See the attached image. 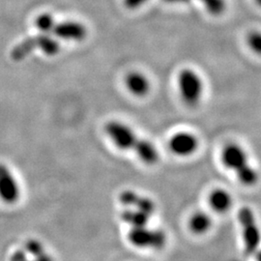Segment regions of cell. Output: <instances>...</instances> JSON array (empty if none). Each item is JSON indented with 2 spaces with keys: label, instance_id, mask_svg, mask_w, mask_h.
Returning <instances> with one entry per match:
<instances>
[{
  "label": "cell",
  "instance_id": "14",
  "mask_svg": "<svg viewBox=\"0 0 261 261\" xmlns=\"http://www.w3.org/2000/svg\"><path fill=\"white\" fill-rule=\"evenodd\" d=\"M37 47H39L38 36L28 38L13 48V50L11 53V56L14 60L20 61V60L24 59L27 56H29Z\"/></svg>",
  "mask_w": 261,
  "mask_h": 261
},
{
  "label": "cell",
  "instance_id": "21",
  "mask_svg": "<svg viewBox=\"0 0 261 261\" xmlns=\"http://www.w3.org/2000/svg\"><path fill=\"white\" fill-rule=\"evenodd\" d=\"M27 261H55L53 258V256L48 253V252H45L44 254L38 256V257H30L28 256V260Z\"/></svg>",
  "mask_w": 261,
  "mask_h": 261
},
{
  "label": "cell",
  "instance_id": "13",
  "mask_svg": "<svg viewBox=\"0 0 261 261\" xmlns=\"http://www.w3.org/2000/svg\"><path fill=\"white\" fill-rule=\"evenodd\" d=\"M212 219L204 212H196L191 217L190 228L194 233L201 235L208 232L212 227Z\"/></svg>",
  "mask_w": 261,
  "mask_h": 261
},
{
  "label": "cell",
  "instance_id": "12",
  "mask_svg": "<svg viewBox=\"0 0 261 261\" xmlns=\"http://www.w3.org/2000/svg\"><path fill=\"white\" fill-rule=\"evenodd\" d=\"M211 208L218 213H225L232 206V197L223 189H217L209 196Z\"/></svg>",
  "mask_w": 261,
  "mask_h": 261
},
{
  "label": "cell",
  "instance_id": "22",
  "mask_svg": "<svg viewBox=\"0 0 261 261\" xmlns=\"http://www.w3.org/2000/svg\"><path fill=\"white\" fill-rule=\"evenodd\" d=\"M164 1L168 4H185L190 2L191 0H164Z\"/></svg>",
  "mask_w": 261,
  "mask_h": 261
},
{
  "label": "cell",
  "instance_id": "23",
  "mask_svg": "<svg viewBox=\"0 0 261 261\" xmlns=\"http://www.w3.org/2000/svg\"><path fill=\"white\" fill-rule=\"evenodd\" d=\"M254 255L256 257V261H261V250H258Z\"/></svg>",
  "mask_w": 261,
  "mask_h": 261
},
{
  "label": "cell",
  "instance_id": "24",
  "mask_svg": "<svg viewBox=\"0 0 261 261\" xmlns=\"http://www.w3.org/2000/svg\"><path fill=\"white\" fill-rule=\"evenodd\" d=\"M254 1H255V3H256L257 6L261 7V0H254Z\"/></svg>",
  "mask_w": 261,
  "mask_h": 261
},
{
  "label": "cell",
  "instance_id": "17",
  "mask_svg": "<svg viewBox=\"0 0 261 261\" xmlns=\"http://www.w3.org/2000/svg\"><path fill=\"white\" fill-rule=\"evenodd\" d=\"M23 251L27 252L28 256H30V257H38V256L44 254L45 252H47L44 244L37 239L28 240L24 244Z\"/></svg>",
  "mask_w": 261,
  "mask_h": 261
},
{
  "label": "cell",
  "instance_id": "6",
  "mask_svg": "<svg viewBox=\"0 0 261 261\" xmlns=\"http://www.w3.org/2000/svg\"><path fill=\"white\" fill-rule=\"evenodd\" d=\"M20 197V188L12 170L0 163V199L6 204L18 202Z\"/></svg>",
  "mask_w": 261,
  "mask_h": 261
},
{
  "label": "cell",
  "instance_id": "1",
  "mask_svg": "<svg viewBox=\"0 0 261 261\" xmlns=\"http://www.w3.org/2000/svg\"><path fill=\"white\" fill-rule=\"evenodd\" d=\"M106 133L114 145L121 150H133L141 162L154 165L159 161V152L149 140L140 139L128 125L122 122H109Z\"/></svg>",
  "mask_w": 261,
  "mask_h": 261
},
{
  "label": "cell",
  "instance_id": "19",
  "mask_svg": "<svg viewBox=\"0 0 261 261\" xmlns=\"http://www.w3.org/2000/svg\"><path fill=\"white\" fill-rule=\"evenodd\" d=\"M247 45L253 54L261 56V31L252 30L247 35Z\"/></svg>",
  "mask_w": 261,
  "mask_h": 261
},
{
  "label": "cell",
  "instance_id": "10",
  "mask_svg": "<svg viewBox=\"0 0 261 261\" xmlns=\"http://www.w3.org/2000/svg\"><path fill=\"white\" fill-rule=\"evenodd\" d=\"M125 84L130 93L137 97H144L150 92L151 84L146 75L140 72H130L125 76Z\"/></svg>",
  "mask_w": 261,
  "mask_h": 261
},
{
  "label": "cell",
  "instance_id": "2",
  "mask_svg": "<svg viewBox=\"0 0 261 261\" xmlns=\"http://www.w3.org/2000/svg\"><path fill=\"white\" fill-rule=\"evenodd\" d=\"M224 166L235 172L243 185L254 186L258 182V173L249 163L246 151L236 143L227 144L222 153Z\"/></svg>",
  "mask_w": 261,
  "mask_h": 261
},
{
  "label": "cell",
  "instance_id": "3",
  "mask_svg": "<svg viewBox=\"0 0 261 261\" xmlns=\"http://www.w3.org/2000/svg\"><path fill=\"white\" fill-rule=\"evenodd\" d=\"M177 84L180 97L184 103L190 108L197 107L204 91V84L199 74L194 69L184 68L178 74Z\"/></svg>",
  "mask_w": 261,
  "mask_h": 261
},
{
  "label": "cell",
  "instance_id": "15",
  "mask_svg": "<svg viewBox=\"0 0 261 261\" xmlns=\"http://www.w3.org/2000/svg\"><path fill=\"white\" fill-rule=\"evenodd\" d=\"M38 40L39 48H41V50L47 56H56V54L59 53L60 45L56 39L48 36L47 34H43L38 36Z\"/></svg>",
  "mask_w": 261,
  "mask_h": 261
},
{
  "label": "cell",
  "instance_id": "20",
  "mask_svg": "<svg viewBox=\"0 0 261 261\" xmlns=\"http://www.w3.org/2000/svg\"><path fill=\"white\" fill-rule=\"evenodd\" d=\"M148 0H124V5L129 10L139 9L143 6Z\"/></svg>",
  "mask_w": 261,
  "mask_h": 261
},
{
  "label": "cell",
  "instance_id": "18",
  "mask_svg": "<svg viewBox=\"0 0 261 261\" xmlns=\"http://www.w3.org/2000/svg\"><path fill=\"white\" fill-rule=\"evenodd\" d=\"M35 24L41 32H43L44 34H47L54 30L56 23L51 15L42 14L36 19Z\"/></svg>",
  "mask_w": 261,
  "mask_h": 261
},
{
  "label": "cell",
  "instance_id": "11",
  "mask_svg": "<svg viewBox=\"0 0 261 261\" xmlns=\"http://www.w3.org/2000/svg\"><path fill=\"white\" fill-rule=\"evenodd\" d=\"M150 218L152 216L139 209L126 207L121 213L122 221L132 227H144L148 226Z\"/></svg>",
  "mask_w": 261,
  "mask_h": 261
},
{
  "label": "cell",
  "instance_id": "5",
  "mask_svg": "<svg viewBox=\"0 0 261 261\" xmlns=\"http://www.w3.org/2000/svg\"><path fill=\"white\" fill-rule=\"evenodd\" d=\"M128 240L138 248L160 250L165 247L167 236L164 231L148 226L132 227L128 232Z\"/></svg>",
  "mask_w": 261,
  "mask_h": 261
},
{
  "label": "cell",
  "instance_id": "9",
  "mask_svg": "<svg viewBox=\"0 0 261 261\" xmlns=\"http://www.w3.org/2000/svg\"><path fill=\"white\" fill-rule=\"evenodd\" d=\"M53 31L57 37L73 41H83L87 34L85 27L75 21H65L56 24Z\"/></svg>",
  "mask_w": 261,
  "mask_h": 261
},
{
  "label": "cell",
  "instance_id": "7",
  "mask_svg": "<svg viewBox=\"0 0 261 261\" xmlns=\"http://www.w3.org/2000/svg\"><path fill=\"white\" fill-rule=\"evenodd\" d=\"M169 149L180 157H188L196 153L198 148V140L189 132H179L174 134L168 142Z\"/></svg>",
  "mask_w": 261,
  "mask_h": 261
},
{
  "label": "cell",
  "instance_id": "4",
  "mask_svg": "<svg viewBox=\"0 0 261 261\" xmlns=\"http://www.w3.org/2000/svg\"><path fill=\"white\" fill-rule=\"evenodd\" d=\"M239 223L242 229L244 251L246 255H254L259 250L261 243V232L255 216L252 209L243 207L238 214Z\"/></svg>",
  "mask_w": 261,
  "mask_h": 261
},
{
  "label": "cell",
  "instance_id": "16",
  "mask_svg": "<svg viewBox=\"0 0 261 261\" xmlns=\"http://www.w3.org/2000/svg\"><path fill=\"white\" fill-rule=\"evenodd\" d=\"M206 11L213 17H220L226 10V0H200Z\"/></svg>",
  "mask_w": 261,
  "mask_h": 261
},
{
  "label": "cell",
  "instance_id": "8",
  "mask_svg": "<svg viewBox=\"0 0 261 261\" xmlns=\"http://www.w3.org/2000/svg\"><path fill=\"white\" fill-rule=\"evenodd\" d=\"M119 200L121 204L125 207L139 209L140 211H143L151 216L155 214L156 205L153 202V200L147 196H140L134 191L127 190L122 192L119 196Z\"/></svg>",
  "mask_w": 261,
  "mask_h": 261
}]
</instances>
